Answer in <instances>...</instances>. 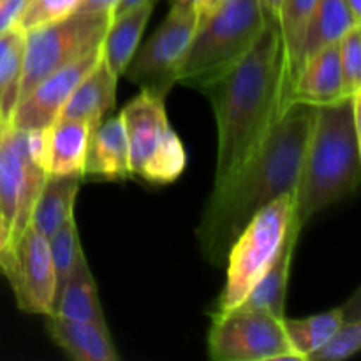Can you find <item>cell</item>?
<instances>
[{"label": "cell", "instance_id": "6da1fadb", "mask_svg": "<svg viewBox=\"0 0 361 361\" xmlns=\"http://www.w3.org/2000/svg\"><path fill=\"white\" fill-rule=\"evenodd\" d=\"M316 113L317 106L291 102L242 168L214 187L196 229L203 256L212 264L226 263L229 247L257 212L295 192Z\"/></svg>", "mask_w": 361, "mask_h": 361}, {"label": "cell", "instance_id": "7a4b0ae2", "mask_svg": "<svg viewBox=\"0 0 361 361\" xmlns=\"http://www.w3.org/2000/svg\"><path fill=\"white\" fill-rule=\"evenodd\" d=\"M281 23L268 16L252 48L233 67L201 85L217 122L215 185L228 182L284 113Z\"/></svg>", "mask_w": 361, "mask_h": 361}, {"label": "cell", "instance_id": "3957f363", "mask_svg": "<svg viewBox=\"0 0 361 361\" xmlns=\"http://www.w3.org/2000/svg\"><path fill=\"white\" fill-rule=\"evenodd\" d=\"M361 92L317 106L295 190V217L302 226L323 208L344 200L361 176Z\"/></svg>", "mask_w": 361, "mask_h": 361}, {"label": "cell", "instance_id": "277c9868", "mask_svg": "<svg viewBox=\"0 0 361 361\" xmlns=\"http://www.w3.org/2000/svg\"><path fill=\"white\" fill-rule=\"evenodd\" d=\"M267 23L259 0H222L200 14L178 67L176 83L200 88L235 66Z\"/></svg>", "mask_w": 361, "mask_h": 361}, {"label": "cell", "instance_id": "5b68a950", "mask_svg": "<svg viewBox=\"0 0 361 361\" xmlns=\"http://www.w3.org/2000/svg\"><path fill=\"white\" fill-rule=\"evenodd\" d=\"M295 217V192H288L257 212L236 236L226 256V284L212 316L238 307L277 256Z\"/></svg>", "mask_w": 361, "mask_h": 361}, {"label": "cell", "instance_id": "8992f818", "mask_svg": "<svg viewBox=\"0 0 361 361\" xmlns=\"http://www.w3.org/2000/svg\"><path fill=\"white\" fill-rule=\"evenodd\" d=\"M44 152L46 129L23 130L9 120L0 122V212L11 229L7 247L30 224L32 208L48 176Z\"/></svg>", "mask_w": 361, "mask_h": 361}, {"label": "cell", "instance_id": "52a82bcc", "mask_svg": "<svg viewBox=\"0 0 361 361\" xmlns=\"http://www.w3.org/2000/svg\"><path fill=\"white\" fill-rule=\"evenodd\" d=\"M109 23V13L74 11L62 20L25 32L18 101L49 74L99 48Z\"/></svg>", "mask_w": 361, "mask_h": 361}, {"label": "cell", "instance_id": "ba28073f", "mask_svg": "<svg viewBox=\"0 0 361 361\" xmlns=\"http://www.w3.org/2000/svg\"><path fill=\"white\" fill-rule=\"evenodd\" d=\"M129 143L130 175L152 183H171L185 169V150L168 122L164 99L141 90L122 109Z\"/></svg>", "mask_w": 361, "mask_h": 361}, {"label": "cell", "instance_id": "9c48e42d", "mask_svg": "<svg viewBox=\"0 0 361 361\" xmlns=\"http://www.w3.org/2000/svg\"><path fill=\"white\" fill-rule=\"evenodd\" d=\"M208 355L215 361L298 360L282 319L243 305L215 314L208 334Z\"/></svg>", "mask_w": 361, "mask_h": 361}, {"label": "cell", "instance_id": "30bf717a", "mask_svg": "<svg viewBox=\"0 0 361 361\" xmlns=\"http://www.w3.org/2000/svg\"><path fill=\"white\" fill-rule=\"evenodd\" d=\"M197 20V13L171 7L166 20L130 59L123 73L130 83L137 85L143 92L166 99L175 87L180 62L196 30Z\"/></svg>", "mask_w": 361, "mask_h": 361}, {"label": "cell", "instance_id": "8fae6325", "mask_svg": "<svg viewBox=\"0 0 361 361\" xmlns=\"http://www.w3.org/2000/svg\"><path fill=\"white\" fill-rule=\"evenodd\" d=\"M0 270L9 281L21 310L51 316L55 271L44 235L28 224L18 242L0 254Z\"/></svg>", "mask_w": 361, "mask_h": 361}, {"label": "cell", "instance_id": "7c38bea8", "mask_svg": "<svg viewBox=\"0 0 361 361\" xmlns=\"http://www.w3.org/2000/svg\"><path fill=\"white\" fill-rule=\"evenodd\" d=\"M101 59L102 49L99 46L44 78L16 102L9 116L11 126L23 130H44L51 127L59 120L74 88L101 62Z\"/></svg>", "mask_w": 361, "mask_h": 361}, {"label": "cell", "instance_id": "4fadbf2b", "mask_svg": "<svg viewBox=\"0 0 361 361\" xmlns=\"http://www.w3.org/2000/svg\"><path fill=\"white\" fill-rule=\"evenodd\" d=\"M87 175L104 180H126L133 176L122 115L108 116L92 130L83 166V176Z\"/></svg>", "mask_w": 361, "mask_h": 361}, {"label": "cell", "instance_id": "5bb4252c", "mask_svg": "<svg viewBox=\"0 0 361 361\" xmlns=\"http://www.w3.org/2000/svg\"><path fill=\"white\" fill-rule=\"evenodd\" d=\"M342 81L338 42L319 49L303 62L298 78L295 81L291 102H309L314 106L330 104L345 97ZM289 102V104H291Z\"/></svg>", "mask_w": 361, "mask_h": 361}, {"label": "cell", "instance_id": "9a60e30c", "mask_svg": "<svg viewBox=\"0 0 361 361\" xmlns=\"http://www.w3.org/2000/svg\"><path fill=\"white\" fill-rule=\"evenodd\" d=\"M302 228L303 226L296 221V217H293L277 256H275V259L271 261V264L264 271L263 277L257 281L252 291L245 296V300L240 305L249 307V309L263 310V312L271 314V316L279 317V319L284 317L289 271H291L293 256H295V249L296 243H298Z\"/></svg>", "mask_w": 361, "mask_h": 361}, {"label": "cell", "instance_id": "2e32d148", "mask_svg": "<svg viewBox=\"0 0 361 361\" xmlns=\"http://www.w3.org/2000/svg\"><path fill=\"white\" fill-rule=\"evenodd\" d=\"M94 127L85 120L59 118L46 129L44 168L48 175H83Z\"/></svg>", "mask_w": 361, "mask_h": 361}, {"label": "cell", "instance_id": "e0dca14e", "mask_svg": "<svg viewBox=\"0 0 361 361\" xmlns=\"http://www.w3.org/2000/svg\"><path fill=\"white\" fill-rule=\"evenodd\" d=\"M116 81L118 78L108 69L104 60L80 81L59 118L85 120L92 127L99 126L116 106Z\"/></svg>", "mask_w": 361, "mask_h": 361}, {"label": "cell", "instance_id": "ac0fdd59", "mask_svg": "<svg viewBox=\"0 0 361 361\" xmlns=\"http://www.w3.org/2000/svg\"><path fill=\"white\" fill-rule=\"evenodd\" d=\"M51 341L74 361H118L108 326L48 316Z\"/></svg>", "mask_w": 361, "mask_h": 361}, {"label": "cell", "instance_id": "d6986e66", "mask_svg": "<svg viewBox=\"0 0 361 361\" xmlns=\"http://www.w3.org/2000/svg\"><path fill=\"white\" fill-rule=\"evenodd\" d=\"M83 175H48L35 200L30 215V226L44 235H53L60 226L74 217V203Z\"/></svg>", "mask_w": 361, "mask_h": 361}, {"label": "cell", "instance_id": "ffe728a7", "mask_svg": "<svg viewBox=\"0 0 361 361\" xmlns=\"http://www.w3.org/2000/svg\"><path fill=\"white\" fill-rule=\"evenodd\" d=\"M152 9H154V4H143L136 9H130L113 18L109 23L104 39H102L101 49L102 60L116 78L126 73L130 59L136 53L141 35L152 16Z\"/></svg>", "mask_w": 361, "mask_h": 361}, {"label": "cell", "instance_id": "44dd1931", "mask_svg": "<svg viewBox=\"0 0 361 361\" xmlns=\"http://www.w3.org/2000/svg\"><path fill=\"white\" fill-rule=\"evenodd\" d=\"M317 2L319 0H282L279 23H281L282 46H284V81H282L284 111L291 102L293 87L300 73V55H302L307 23Z\"/></svg>", "mask_w": 361, "mask_h": 361}, {"label": "cell", "instance_id": "7402d4cb", "mask_svg": "<svg viewBox=\"0 0 361 361\" xmlns=\"http://www.w3.org/2000/svg\"><path fill=\"white\" fill-rule=\"evenodd\" d=\"M51 316L69 321H80V323L108 326L104 319V312H102L101 300H99L97 286H95L85 256L78 261L69 281L63 286L62 293H60L59 300L53 307Z\"/></svg>", "mask_w": 361, "mask_h": 361}, {"label": "cell", "instance_id": "603a6c76", "mask_svg": "<svg viewBox=\"0 0 361 361\" xmlns=\"http://www.w3.org/2000/svg\"><path fill=\"white\" fill-rule=\"evenodd\" d=\"M356 25H361V20L351 13L345 0H319L307 23L300 55V69L309 56L326 46L337 44Z\"/></svg>", "mask_w": 361, "mask_h": 361}, {"label": "cell", "instance_id": "cb8c5ba5", "mask_svg": "<svg viewBox=\"0 0 361 361\" xmlns=\"http://www.w3.org/2000/svg\"><path fill=\"white\" fill-rule=\"evenodd\" d=\"M344 317V309L326 310V312L316 314L305 319L282 317V328L298 360H305L310 353L316 351L328 341V337L341 326Z\"/></svg>", "mask_w": 361, "mask_h": 361}, {"label": "cell", "instance_id": "d4e9b609", "mask_svg": "<svg viewBox=\"0 0 361 361\" xmlns=\"http://www.w3.org/2000/svg\"><path fill=\"white\" fill-rule=\"evenodd\" d=\"M25 32L20 27L0 34V122L9 120L18 101Z\"/></svg>", "mask_w": 361, "mask_h": 361}, {"label": "cell", "instance_id": "484cf974", "mask_svg": "<svg viewBox=\"0 0 361 361\" xmlns=\"http://www.w3.org/2000/svg\"><path fill=\"white\" fill-rule=\"evenodd\" d=\"M49 254H51L53 271H55V302L59 300L63 286L69 281L71 274L76 268L78 261L85 256L81 249L80 235L74 217L60 226L55 233L48 238ZM55 307V303H53Z\"/></svg>", "mask_w": 361, "mask_h": 361}, {"label": "cell", "instance_id": "4316f807", "mask_svg": "<svg viewBox=\"0 0 361 361\" xmlns=\"http://www.w3.org/2000/svg\"><path fill=\"white\" fill-rule=\"evenodd\" d=\"M361 348V321L344 319L323 345L310 353L305 361H342L351 358Z\"/></svg>", "mask_w": 361, "mask_h": 361}, {"label": "cell", "instance_id": "83f0119b", "mask_svg": "<svg viewBox=\"0 0 361 361\" xmlns=\"http://www.w3.org/2000/svg\"><path fill=\"white\" fill-rule=\"evenodd\" d=\"M80 2L81 0H25L18 27L27 32L41 25L59 21L73 14Z\"/></svg>", "mask_w": 361, "mask_h": 361}, {"label": "cell", "instance_id": "f1b7e54d", "mask_svg": "<svg viewBox=\"0 0 361 361\" xmlns=\"http://www.w3.org/2000/svg\"><path fill=\"white\" fill-rule=\"evenodd\" d=\"M338 56L345 94L361 92V25L353 27L338 41Z\"/></svg>", "mask_w": 361, "mask_h": 361}, {"label": "cell", "instance_id": "f546056e", "mask_svg": "<svg viewBox=\"0 0 361 361\" xmlns=\"http://www.w3.org/2000/svg\"><path fill=\"white\" fill-rule=\"evenodd\" d=\"M25 0H0V34L18 27Z\"/></svg>", "mask_w": 361, "mask_h": 361}, {"label": "cell", "instance_id": "4dcf8cb0", "mask_svg": "<svg viewBox=\"0 0 361 361\" xmlns=\"http://www.w3.org/2000/svg\"><path fill=\"white\" fill-rule=\"evenodd\" d=\"M118 0H81L76 11L83 13H109L113 14V9L116 7Z\"/></svg>", "mask_w": 361, "mask_h": 361}, {"label": "cell", "instance_id": "1f68e13d", "mask_svg": "<svg viewBox=\"0 0 361 361\" xmlns=\"http://www.w3.org/2000/svg\"><path fill=\"white\" fill-rule=\"evenodd\" d=\"M143 4H155V0H118L116 7H115V9H113L111 20H113V18L120 16V14L127 13V11L136 9V7L143 6Z\"/></svg>", "mask_w": 361, "mask_h": 361}, {"label": "cell", "instance_id": "d6a6232c", "mask_svg": "<svg viewBox=\"0 0 361 361\" xmlns=\"http://www.w3.org/2000/svg\"><path fill=\"white\" fill-rule=\"evenodd\" d=\"M204 0H171V7L173 9H180V11H192V13H201L203 9Z\"/></svg>", "mask_w": 361, "mask_h": 361}, {"label": "cell", "instance_id": "836d02e7", "mask_svg": "<svg viewBox=\"0 0 361 361\" xmlns=\"http://www.w3.org/2000/svg\"><path fill=\"white\" fill-rule=\"evenodd\" d=\"M259 2H261V7H263L264 14H268V16H274L279 20V16H281L282 0H259Z\"/></svg>", "mask_w": 361, "mask_h": 361}, {"label": "cell", "instance_id": "e575fe53", "mask_svg": "<svg viewBox=\"0 0 361 361\" xmlns=\"http://www.w3.org/2000/svg\"><path fill=\"white\" fill-rule=\"evenodd\" d=\"M9 236H11V229L7 226L6 219H4L2 212H0V254L6 250V247L9 245Z\"/></svg>", "mask_w": 361, "mask_h": 361}, {"label": "cell", "instance_id": "d590c367", "mask_svg": "<svg viewBox=\"0 0 361 361\" xmlns=\"http://www.w3.org/2000/svg\"><path fill=\"white\" fill-rule=\"evenodd\" d=\"M219 2H222V0H204V4H203V9H201V13H200V14L207 13L208 9H212V7H215V6H217Z\"/></svg>", "mask_w": 361, "mask_h": 361}]
</instances>
